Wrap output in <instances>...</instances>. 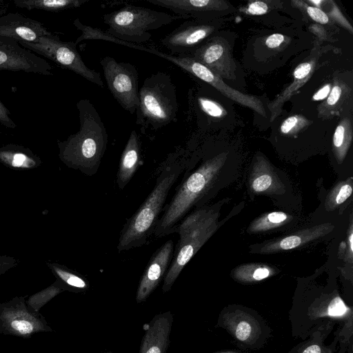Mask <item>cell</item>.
Returning <instances> with one entry per match:
<instances>
[{"instance_id":"cell-1","label":"cell","mask_w":353,"mask_h":353,"mask_svg":"<svg viewBox=\"0 0 353 353\" xmlns=\"http://www.w3.org/2000/svg\"><path fill=\"white\" fill-rule=\"evenodd\" d=\"M182 153L170 155L160 168L152 192L124 225L119 239V252L148 244L168 194L179 176L190 168Z\"/></svg>"},{"instance_id":"cell-2","label":"cell","mask_w":353,"mask_h":353,"mask_svg":"<svg viewBox=\"0 0 353 353\" xmlns=\"http://www.w3.org/2000/svg\"><path fill=\"white\" fill-rule=\"evenodd\" d=\"M76 107L80 128L77 133L59 143L60 157L70 166L91 176L97 172L107 149L108 133L90 100L80 99Z\"/></svg>"},{"instance_id":"cell-3","label":"cell","mask_w":353,"mask_h":353,"mask_svg":"<svg viewBox=\"0 0 353 353\" xmlns=\"http://www.w3.org/2000/svg\"><path fill=\"white\" fill-rule=\"evenodd\" d=\"M139 98L135 112L137 125L157 130L176 119L179 110L176 88L167 73L159 72L147 77Z\"/></svg>"},{"instance_id":"cell-4","label":"cell","mask_w":353,"mask_h":353,"mask_svg":"<svg viewBox=\"0 0 353 353\" xmlns=\"http://www.w3.org/2000/svg\"><path fill=\"white\" fill-rule=\"evenodd\" d=\"M183 17L148 8L127 5L105 14V31L110 36L128 43L141 45L150 40V30L159 29Z\"/></svg>"},{"instance_id":"cell-5","label":"cell","mask_w":353,"mask_h":353,"mask_svg":"<svg viewBox=\"0 0 353 353\" xmlns=\"http://www.w3.org/2000/svg\"><path fill=\"white\" fill-rule=\"evenodd\" d=\"M213 218L211 212L200 210L188 214L179 223V240L163 279L164 292L171 289L183 268L212 234Z\"/></svg>"},{"instance_id":"cell-6","label":"cell","mask_w":353,"mask_h":353,"mask_svg":"<svg viewBox=\"0 0 353 353\" xmlns=\"http://www.w3.org/2000/svg\"><path fill=\"white\" fill-rule=\"evenodd\" d=\"M21 46L54 61L59 66L68 69L86 80L103 87L101 74L89 68L83 62L72 41H63L54 34L41 37L37 43L17 41Z\"/></svg>"},{"instance_id":"cell-7","label":"cell","mask_w":353,"mask_h":353,"mask_svg":"<svg viewBox=\"0 0 353 353\" xmlns=\"http://www.w3.org/2000/svg\"><path fill=\"white\" fill-rule=\"evenodd\" d=\"M108 90L126 111L133 114L139 105V76L135 65L105 56L100 60Z\"/></svg>"},{"instance_id":"cell-8","label":"cell","mask_w":353,"mask_h":353,"mask_svg":"<svg viewBox=\"0 0 353 353\" xmlns=\"http://www.w3.org/2000/svg\"><path fill=\"white\" fill-rule=\"evenodd\" d=\"M0 70L52 75V68L44 59L3 37H0Z\"/></svg>"},{"instance_id":"cell-9","label":"cell","mask_w":353,"mask_h":353,"mask_svg":"<svg viewBox=\"0 0 353 353\" xmlns=\"http://www.w3.org/2000/svg\"><path fill=\"white\" fill-rule=\"evenodd\" d=\"M188 57L201 63L221 79H234L236 65L226 40L215 37L192 52Z\"/></svg>"},{"instance_id":"cell-10","label":"cell","mask_w":353,"mask_h":353,"mask_svg":"<svg viewBox=\"0 0 353 353\" xmlns=\"http://www.w3.org/2000/svg\"><path fill=\"white\" fill-rule=\"evenodd\" d=\"M215 30L213 25L201 21H188L166 34L161 41V44L173 54L189 56L202 46Z\"/></svg>"},{"instance_id":"cell-11","label":"cell","mask_w":353,"mask_h":353,"mask_svg":"<svg viewBox=\"0 0 353 353\" xmlns=\"http://www.w3.org/2000/svg\"><path fill=\"white\" fill-rule=\"evenodd\" d=\"M173 241H165L150 258L140 280L137 292V303L145 301L164 279L172 259Z\"/></svg>"},{"instance_id":"cell-12","label":"cell","mask_w":353,"mask_h":353,"mask_svg":"<svg viewBox=\"0 0 353 353\" xmlns=\"http://www.w3.org/2000/svg\"><path fill=\"white\" fill-rule=\"evenodd\" d=\"M184 70L211 85L228 98L252 109L262 117H265L266 112L263 104L259 98L243 94L228 86L222 79L214 74L206 66L190 57L186 61Z\"/></svg>"},{"instance_id":"cell-13","label":"cell","mask_w":353,"mask_h":353,"mask_svg":"<svg viewBox=\"0 0 353 353\" xmlns=\"http://www.w3.org/2000/svg\"><path fill=\"white\" fill-rule=\"evenodd\" d=\"M51 34L41 22L21 14L10 12L0 16V37L37 43L41 37Z\"/></svg>"},{"instance_id":"cell-14","label":"cell","mask_w":353,"mask_h":353,"mask_svg":"<svg viewBox=\"0 0 353 353\" xmlns=\"http://www.w3.org/2000/svg\"><path fill=\"white\" fill-rule=\"evenodd\" d=\"M3 309L0 314V325L10 334L28 336L45 330L44 323L24 306H8Z\"/></svg>"},{"instance_id":"cell-15","label":"cell","mask_w":353,"mask_h":353,"mask_svg":"<svg viewBox=\"0 0 353 353\" xmlns=\"http://www.w3.org/2000/svg\"><path fill=\"white\" fill-rule=\"evenodd\" d=\"M150 3L171 10L183 18L203 19L210 13L228 8L221 0H147Z\"/></svg>"},{"instance_id":"cell-16","label":"cell","mask_w":353,"mask_h":353,"mask_svg":"<svg viewBox=\"0 0 353 353\" xmlns=\"http://www.w3.org/2000/svg\"><path fill=\"white\" fill-rule=\"evenodd\" d=\"M171 325L170 312L156 316L145 333L139 353H164L169 342Z\"/></svg>"},{"instance_id":"cell-17","label":"cell","mask_w":353,"mask_h":353,"mask_svg":"<svg viewBox=\"0 0 353 353\" xmlns=\"http://www.w3.org/2000/svg\"><path fill=\"white\" fill-rule=\"evenodd\" d=\"M141 157V142L137 132L132 130L121 154L117 174V183L120 190H123L131 180Z\"/></svg>"},{"instance_id":"cell-18","label":"cell","mask_w":353,"mask_h":353,"mask_svg":"<svg viewBox=\"0 0 353 353\" xmlns=\"http://www.w3.org/2000/svg\"><path fill=\"white\" fill-rule=\"evenodd\" d=\"M315 66V61L304 62L296 67L293 72L294 79L274 101L268 105L271 112L270 121H274L281 112L282 106L285 101L301 88L311 77Z\"/></svg>"},{"instance_id":"cell-19","label":"cell","mask_w":353,"mask_h":353,"mask_svg":"<svg viewBox=\"0 0 353 353\" xmlns=\"http://www.w3.org/2000/svg\"><path fill=\"white\" fill-rule=\"evenodd\" d=\"M350 90L345 82L335 79L329 95L318 107V117L325 119L338 114L349 99Z\"/></svg>"},{"instance_id":"cell-20","label":"cell","mask_w":353,"mask_h":353,"mask_svg":"<svg viewBox=\"0 0 353 353\" xmlns=\"http://www.w3.org/2000/svg\"><path fill=\"white\" fill-rule=\"evenodd\" d=\"M88 0H14L16 7L58 12L81 7Z\"/></svg>"},{"instance_id":"cell-21","label":"cell","mask_w":353,"mask_h":353,"mask_svg":"<svg viewBox=\"0 0 353 353\" xmlns=\"http://www.w3.org/2000/svg\"><path fill=\"white\" fill-rule=\"evenodd\" d=\"M352 128L350 119L345 118L336 126L333 136V146L336 156L343 160L350 145Z\"/></svg>"},{"instance_id":"cell-22","label":"cell","mask_w":353,"mask_h":353,"mask_svg":"<svg viewBox=\"0 0 353 353\" xmlns=\"http://www.w3.org/2000/svg\"><path fill=\"white\" fill-rule=\"evenodd\" d=\"M232 331L238 340L248 343L256 336L259 326L253 319L243 316L239 320L234 321Z\"/></svg>"},{"instance_id":"cell-23","label":"cell","mask_w":353,"mask_h":353,"mask_svg":"<svg viewBox=\"0 0 353 353\" xmlns=\"http://www.w3.org/2000/svg\"><path fill=\"white\" fill-rule=\"evenodd\" d=\"M312 123L302 115H293L287 118L281 125L280 131L286 135H294L306 128Z\"/></svg>"},{"instance_id":"cell-24","label":"cell","mask_w":353,"mask_h":353,"mask_svg":"<svg viewBox=\"0 0 353 353\" xmlns=\"http://www.w3.org/2000/svg\"><path fill=\"white\" fill-rule=\"evenodd\" d=\"M0 157L9 161L14 167H26L34 163L26 154L16 150H5L0 151Z\"/></svg>"},{"instance_id":"cell-25","label":"cell","mask_w":353,"mask_h":353,"mask_svg":"<svg viewBox=\"0 0 353 353\" xmlns=\"http://www.w3.org/2000/svg\"><path fill=\"white\" fill-rule=\"evenodd\" d=\"M198 102L201 110L208 116L221 118L227 114V112L221 105L210 99L199 97Z\"/></svg>"},{"instance_id":"cell-26","label":"cell","mask_w":353,"mask_h":353,"mask_svg":"<svg viewBox=\"0 0 353 353\" xmlns=\"http://www.w3.org/2000/svg\"><path fill=\"white\" fill-rule=\"evenodd\" d=\"M58 276L68 285L79 289H85L86 281L81 276L61 269H56Z\"/></svg>"},{"instance_id":"cell-27","label":"cell","mask_w":353,"mask_h":353,"mask_svg":"<svg viewBox=\"0 0 353 353\" xmlns=\"http://www.w3.org/2000/svg\"><path fill=\"white\" fill-rule=\"evenodd\" d=\"M306 11L308 15L314 21L325 24L329 22L328 16L320 8L313 6H306Z\"/></svg>"},{"instance_id":"cell-28","label":"cell","mask_w":353,"mask_h":353,"mask_svg":"<svg viewBox=\"0 0 353 353\" xmlns=\"http://www.w3.org/2000/svg\"><path fill=\"white\" fill-rule=\"evenodd\" d=\"M268 11V6L266 3L261 1H255L250 2L244 12L250 14L261 15L265 14Z\"/></svg>"},{"instance_id":"cell-29","label":"cell","mask_w":353,"mask_h":353,"mask_svg":"<svg viewBox=\"0 0 353 353\" xmlns=\"http://www.w3.org/2000/svg\"><path fill=\"white\" fill-rule=\"evenodd\" d=\"M8 109L0 101V123L8 128L14 129L17 125L10 117Z\"/></svg>"},{"instance_id":"cell-30","label":"cell","mask_w":353,"mask_h":353,"mask_svg":"<svg viewBox=\"0 0 353 353\" xmlns=\"http://www.w3.org/2000/svg\"><path fill=\"white\" fill-rule=\"evenodd\" d=\"M272 183L270 176L268 174L261 175L254 179L252 183V188L256 192H262L267 190Z\"/></svg>"},{"instance_id":"cell-31","label":"cell","mask_w":353,"mask_h":353,"mask_svg":"<svg viewBox=\"0 0 353 353\" xmlns=\"http://www.w3.org/2000/svg\"><path fill=\"white\" fill-rule=\"evenodd\" d=\"M301 243V239L296 235L288 236L281 240L280 248L283 250H290L299 246Z\"/></svg>"},{"instance_id":"cell-32","label":"cell","mask_w":353,"mask_h":353,"mask_svg":"<svg viewBox=\"0 0 353 353\" xmlns=\"http://www.w3.org/2000/svg\"><path fill=\"white\" fill-rule=\"evenodd\" d=\"M330 15L332 17L338 21L341 26L347 29L350 33L353 32V29L352 26L349 23V22L345 19L343 14L341 13L340 10L336 6H334L332 12L330 13Z\"/></svg>"},{"instance_id":"cell-33","label":"cell","mask_w":353,"mask_h":353,"mask_svg":"<svg viewBox=\"0 0 353 353\" xmlns=\"http://www.w3.org/2000/svg\"><path fill=\"white\" fill-rule=\"evenodd\" d=\"M285 40V37L279 33L270 35L265 39V45L270 48H276L280 46Z\"/></svg>"},{"instance_id":"cell-34","label":"cell","mask_w":353,"mask_h":353,"mask_svg":"<svg viewBox=\"0 0 353 353\" xmlns=\"http://www.w3.org/2000/svg\"><path fill=\"white\" fill-rule=\"evenodd\" d=\"M352 192V186L349 184H345L343 185L339 190L335 201L337 204H341L343 203L347 198L350 196Z\"/></svg>"},{"instance_id":"cell-35","label":"cell","mask_w":353,"mask_h":353,"mask_svg":"<svg viewBox=\"0 0 353 353\" xmlns=\"http://www.w3.org/2000/svg\"><path fill=\"white\" fill-rule=\"evenodd\" d=\"M332 88V83H327L321 87L312 97L313 101H321L327 97Z\"/></svg>"},{"instance_id":"cell-36","label":"cell","mask_w":353,"mask_h":353,"mask_svg":"<svg viewBox=\"0 0 353 353\" xmlns=\"http://www.w3.org/2000/svg\"><path fill=\"white\" fill-rule=\"evenodd\" d=\"M268 220L273 223H280L287 219V215L282 212H274L267 216Z\"/></svg>"},{"instance_id":"cell-37","label":"cell","mask_w":353,"mask_h":353,"mask_svg":"<svg viewBox=\"0 0 353 353\" xmlns=\"http://www.w3.org/2000/svg\"><path fill=\"white\" fill-rule=\"evenodd\" d=\"M270 270L266 268H256L252 274V279L254 281H261L270 276Z\"/></svg>"},{"instance_id":"cell-38","label":"cell","mask_w":353,"mask_h":353,"mask_svg":"<svg viewBox=\"0 0 353 353\" xmlns=\"http://www.w3.org/2000/svg\"><path fill=\"white\" fill-rule=\"evenodd\" d=\"M301 353H324L322 347L319 343H312Z\"/></svg>"},{"instance_id":"cell-39","label":"cell","mask_w":353,"mask_h":353,"mask_svg":"<svg viewBox=\"0 0 353 353\" xmlns=\"http://www.w3.org/2000/svg\"><path fill=\"white\" fill-rule=\"evenodd\" d=\"M349 241H350V248L351 250V252L353 250V234L351 233L349 236Z\"/></svg>"},{"instance_id":"cell-40","label":"cell","mask_w":353,"mask_h":353,"mask_svg":"<svg viewBox=\"0 0 353 353\" xmlns=\"http://www.w3.org/2000/svg\"><path fill=\"white\" fill-rule=\"evenodd\" d=\"M310 2L315 4V6H317L316 8H318L321 6V3L323 2V1H310Z\"/></svg>"},{"instance_id":"cell-41","label":"cell","mask_w":353,"mask_h":353,"mask_svg":"<svg viewBox=\"0 0 353 353\" xmlns=\"http://www.w3.org/2000/svg\"><path fill=\"white\" fill-rule=\"evenodd\" d=\"M217 353H239V352H233V351H227V352H217Z\"/></svg>"}]
</instances>
